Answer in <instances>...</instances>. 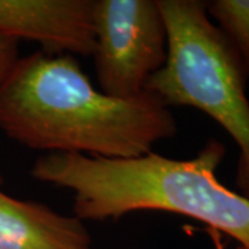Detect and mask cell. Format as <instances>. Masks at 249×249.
Returning <instances> with one entry per match:
<instances>
[{"instance_id": "obj_8", "label": "cell", "mask_w": 249, "mask_h": 249, "mask_svg": "<svg viewBox=\"0 0 249 249\" xmlns=\"http://www.w3.org/2000/svg\"><path fill=\"white\" fill-rule=\"evenodd\" d=\"M18 57V40L0 34V83L11 71Z\"/></svg>"}, {"instance_id": "obj_6", "label": "cell", "mask_w": 249, "mask_h": 249, "mask_svg": "<svg viewBox=\"0 0 249 249\" xmlns=\"http://www.w3.org/2000/svg\"><path fill=\"white\" fill-rule=\"evenodd\" d=\"M0 249H93L83 220L0 190Z\"/></svg>"}, {"instance_id": "obj_7", "label": "cell", "mask_w": 249, "mask_h": 249, "mask_svg": "<svg viewBox=\"0 0 249 249\" xmlns=\"http://www.w3.org/2000/svg\"><path fill=\"white\" fill-rule=\"evenodd\" d=\"M206 13L230 43L249 80V0L206 1Z\"/></svg>"}, {"instance_id": "obj_9", "label": "cell", "mask_w": 249, "mask_h": 249, "mask_svg": "<svg viewBox=\"0 0 249 249\" xmlns=\"http://www.w3.org/2000/svg\"><path fill=\"white\" fill-rule=\"evenodd\" d=\"M217 249H222V247L219 245V247H217ZM237 249H242V248H241V247H238V248H237Z\"/></svg>"}, {"instance_id": "obj_1", "label": "cell", "mask_w": 249, "mask_h": 249, "mask_svg": "<svg viewBox=\"0 0 249 249\" xmlns=\"http://www.w3.org/2000/svg\"><path fill=\"white\" fill-rule=\"evenodd\" d=\"M0 130L47 154L127 160L178 133L175 118L150 91L130 98L97 90L71 54L18 58L0 83Z\"/></svg>"}, {"instance_id": "obj_5", "label": "cell", "mask_w": 249, "mask_h": 249, "mask_svg": "<svg viewBox=\"0 0 249 249\" xmlns=\"http://www.w3.org/2000/svg\"><path fill=\"white\" fill-rule=\"evenodd\" d=\"M94 0H0V34L37 42L50 55H91Z\"/></svg>"}, {"instance_id": "obj_4", "label": "cell", "mask_w": 249, "mask_h": 249, "mask_svg": "<svg viewBox=\"0 0 249 249\" xmlns=\"http://www.w3.org/2000/svg\"><path fill=\"white\" fill-rule=\"evenodd\" d=\"M94 65L103 93L136 97L165 65L166 28L157 0H94Z\"/></svg>"}, {"instance_id": "obj_10", "label": "cell", "mask_w": 249, "mask_h": 249, "mask_svg": "<svg viewBox=\"0 0 249 249\" xmlns=\"http://www.w3.org/2000/svg\"><path fill=\"white\" fill-rule=\"evenodd\" d=\"M1 183H3V178H1V176H0V186H1Z\"/></svg>"}, {"instance_id": "obj_3", "label": "cell", "mask_w": 249, "mask_h": 249, "mask_svg": "<svg viewBox=\"0 0 249 249\" xmlns=\"http://www.w3.org/2000/svg\"><path fill=\"white\" fill-rule=\"evenodd\" d=\"M166 28L168 57L150 91L169 108L202 111L240 150L235 184L249 199V101L247 78L230 43L206 13V1L157 0Z\"/></svg>"}, {"instance_id": "obj_2", "label": "cell", "mask_w": 249, "mask_h": 249, "mask_svg": "<svg viewBox=\"0 0 249 249\" xmlns=\"http://www.w3.org/2000/svg\"><path fill=\"white\" fill-rule=\"evenodd\" d=\"M224 145L209 140L191 160L148 152L127 160L78 154H46L31 176L73 193V213L80 220L119 219L139 211L187 216L222 231L249 249V199L216 176Z\"/></svg>"}]
</instances>
